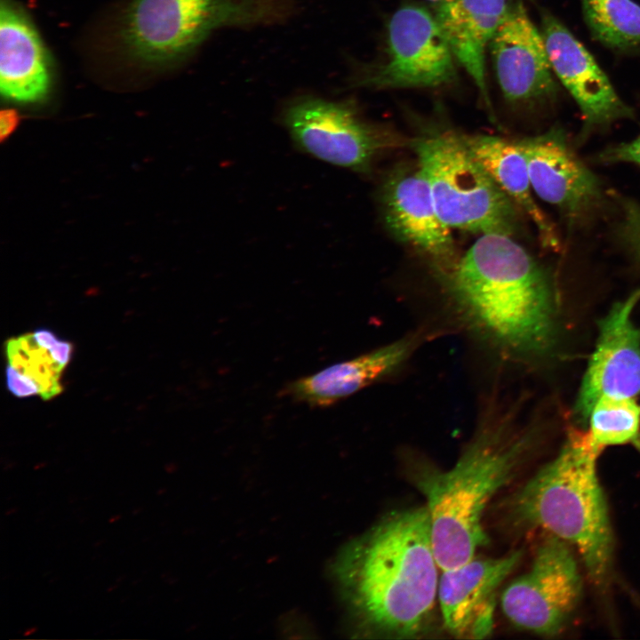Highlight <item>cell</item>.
I'll return each instance as SVG.
<instances>
[{"instance_id": "cell-1", "label": "cell", "mask_w": 640, "mask_h": 640, "mask_svg": "<svg viewBox=\"0 0 640 640\" xmlns=\"http://www.w3.org/2000/svg\"><path fill=\"white\" fill-rule=\"evenodd\" d=\"M438 569L425 505L388 513L345 548L336 571L364 633L411 639L432 626Z\"/></svg>"}, {"instance_id": "cell-2", "label": "cell", "mask_w": 640, "mask_h": 640, "mask_svg": "<svg viewBox=\"0 0 640 640\" xmlns=\"http://www.w3.org/2000/svg\"><path fill=\"white\" fill-rule=\"evenodd\" d=\"M439 278L468 325L498 348L528 357L552 347L556 315L550 278L512 236L481 235Z\"/></svg>"}, {"instance_id": "cell-3", "label": "cell", "mask_w": 640, "mask_h": 640, "mask_svg": "<svg viewBox=\"0 0 640 640\" xmlns=\"http://www.w3.org/2000/svg\"><path fill=\"white\" fill-rule=\"evenodd\" d=\"M532 439L505 420L483 427L448 470L425 467L414 484L426 499L440 570L458 567L489 541L483 518L496 493L516 475Z\"/></svg>"}, {"instance_id": "cell-4", "label": "cell", "mask_w": 640, "mask_h": 640, "mask_svg": "<svg viewBox=\"0 0 640 640\" xmlns=\"http://www.w3.org/2000/svg\"><path fill=\"white\" fill-rule=\"evenodd\" d=\"M601 453L588 432L572 430L556 457L509 500L515 526L543 530L576 548L592 582L604 587L612 562V533L598 481Z\"/></svg>"}, {"instance_id": "cell-5", "label": "cell", "mask_w": 640, "mask_h": 640, "mask_svg": "<svg viewBox=\"0 0 640 640\" xmlns=\"http://www.w3.org/2000/svg\"><path fill=\"white\" fill-rule=\"evenodd\" d=\"M408 144L446 226L480 235L518 233L520 211L475 157L463 134L432 128Z\"/></svg>"}, {"instance_id": "cell-6", "label": "cell", "mask_w": 640, "mask_h": 640, "mask_svg": "<svg viewBox=\"0 0 640 640\" xmlns=\"http://www.w3.org/2000/svg\"><path fill=\"white\" fill-rule=\"evenodd\" d=\"M284 0H131L120 36L128 53L148 66L178 61L214 29L276 21Z\"/></svg>"}, {"instance_id": "cell-7", "label": "cell", "mask_w": 640, "mask_h": 640, "mask_svg": "<svg viewBox=\"0 0 640 640\" xmlns=\"http://www.w3.org/2000/svg\"><path fill=\"white\" fill-rule=\"evenodd\" d=\"M581 596V579L569 545L549 535L524 574L502 592L501 609L518 628L555 636L572 616Z\"/></svg>"}, {"instance_id": "cell-8", "label": "cell", "mask_w": 640, "mask_h": 640, "mask_svg": "<svg viewBox=\"0 0 640 640\" xmlns=\"http://www.w3.org/2000/svg\"><path fill=\"white\" fill-rule=\"evenodd\" d=\"M283 121L293 142L312 156L358 172H367L384 149L401 140L359 118L348 105L318 98L290 104Z\"/></svg>"}, {"instance_id": "cell-9", "label": "cell", "mask_w": 640, "mask_h": 640, "mask_svg": "<svg viewBox=\"0 0 640 640\" xmlns=\"http://www.w3.org/2000/svg\"><path fill=\"white\" fill-rule=\"evenodd\" d=\"M380 200L388 231L426 258L438 277L455 266L459 257L451 228L439 217L417 162L398 164L388 174Z\"/></svg>"}, {"instance_id": "cell-10", "label": "cell", "mask_w": 640, "mask_h": 640, "mask_svg": "<svg viewBox=\"0 0 640 640\" xmlns=\"http://www.w3.org/2000/svg\"><path fill=\"white\" fill-rule=\"evenodd\" d=\"M639 301L640 287L614 304L599 323L596 345L575 404L576 417L583 422L602 398L640 396V327L633 318Z\"/></svg>"}, {"instance_id": "cell-11", "label": "cell", "mask_w": 640, "mask_h": 640, "mask_svg": "<svg viewBox=\"0 0 640 640\" xmlns=\"http://www.w3.org/2000/svg\"><path fill=\"white\" fill-rule=\"evenodd\" d=\"M389 60L367 84L377 87H428L453 80L449 43L436 20L417 6L399 9L388 25Z\"/></svg>"}, {"instance_id": "cell-12", "label": "cell", "mask_w": 640, "mask_h": 640, "mask_svg": "<svg viewBox=\"0 0 640 640\" xmlns=\"http://www.w3.org/2000/svg\"><path fill=\"white\" fill-rule=\"evenodd\" d=\"M541 35L553 72L581 111L582 140L596 130L634 116L591 53L548 12L541 13Z\"/></svg>"}, {"instance_id": "cell-13", "label": "cell", "mask_w": 640, "mask_h": 640, "mask_svg": "<svg viewBox=\"0 0 640 640\" xmlns=\"http://www.w3.org/2000/svg\"><path fill=\"white\" fill-rule=\"evenodd\" d=\"M523 153L532 189L576 222L602 201L597 177L579 159L560 127L515 140Z\"/></svg>"}, {"instance_id": "cell-14", "label": "cell", "mask_w": 640, "mask_h": 640, "mask_svg": "<svg viewBox=\"0 0 640 640\" xmlns=\"http://www.w3.org/2000/svg\"><path fill=\"white\" fill-rule=\"evenodd\" d=\"M497 79L513 104L554 100L558 92L541 33L521 1L508 6L492 39Z\"/></svg>"}, {"instance_id": "cell-15", "label": "cell", "mask_w": 640, "mask_h": 640, "mask_svg": "<svg viewBox=\"0 0 640 640\" xmlns=\"http://www.w3.org/2000/svg\"><path fill=\"white\" fill-rule=\"evenodd\" d=\"M522 557L517 550L500 557H476L441 570L437 598L443 622L454 637L484 639L492 631L498 589Z\"/></svg>"}, {"instance_id": "cell-16", "label": "cell", "mask_w": 640, "mask_h": 640, "mask_svg": "<svg viewBox=\"0 0 640 640\" xmlns=\"http://www.w3.org/2000/svg\"><path fill=\"white\" fill-rule=\"evenodd\" d=\"M52 85L50 62L40 36L10 0L0 5V90L12 101H43Z\"/></svg>"}, {"instance_id": "cell-17", "label": "cell", "mask_w": 640, "mask_h": 640, "mask_svg": "<svg viewBox=\"0 0 640 640\" xmlns=\"http://www.w3.org/2000/svg\"><path fill=\"white\" fill-rule=\"evenodd\" d=\"M418 336H409L287 384L284 395L313 407H327L389 375L411 356Z\"/></svg>"}, {"instance_id": "cell-18", "label": "cell", "mask_w": 640, "mask_h": 640, "mask_svg": "<svg viewBox=\"0 0 640 640\" xmlns=\"http://www.w3.org/2000/svg\"><path fill=\"white\" fill-rule=\"evenodd\" d=\"M507 9V0H444L436 14L452 53L474 79L489 109L484 51Z\"/></svg>"}, {"instance_id": "cell-19", "label": "cell", "mask_w": 640, "mask_h": 640, "mask_svg": "<svg viewBox=\"0 0 640 640\" xmlns=\"http://www.w3.org/2000/svg\"><path fill=\"white\" fill-rule=\"evenodd\" d=\"M464 138L501 190L534 224L542 246L558 251L560 241L555 226L533 198L527 164L516 141L485 134Z\"/></svg>"}, {"instance_id": "cell-20", "label": "cell", "mask_w": 640, "mask_h": 640, "mask_svg": "<svg viewBox=\"0 0 640 640\" xmlns=\"http://www.w3.org/2000/svg\"><path fill=\"white\" fill-rule=\"evenodd\" d=\"M593 37L620 53H640V5L633 0H580Z\"/></svg>"}, {"instance_id": "cell-21", "label": "cell", "mask_w": 640, "mask_h": 640, "mask_svg": "<svg viewBox=\"0 0 640 640\" xmlns=\"http://www.w3.org/2000/svg\"><path fill=\"white\" fill-rule=\"evenodd\" d=\"M588 430L595 447L631 444L640 451V404L635 398H602L590 411Z\"/></svg>"}, {"instance_id": "cell-22", "label": "cell", "mask_w": 640, "mask_h": 640, "mask_svg": "<svg viewBox=\"0 0 640 640\" xmlns=\"http://www.w3.org/2000/svg\"><path fill=\"white\" fill-rule=\"evenodd\" d=\"M6 386L9 392L19 398L42 394L40 383L31 375L9 364L5 369Z\"/></svg>"}, {"instance_id": "cell-23", "label": "cell", "mask_w": 640, "mask_h": 640, "mask_svg": "<svg viewBox=\"0 0 640 640\" xmlns=\"http://www.w3.org/2000/svg\"><path fill=\"white\" fill-rule=\"evenodd\" d=\"M597 160L603 164L629 163L640 167V134L629 142L605 148L598 154Z\"/></svg>"}, {"instance_id": "cell-24", "label": "cell", "mask_w": 640, "mask_h": 640, "mask_svg": "<svg viewBox=\"0 0 640 640\" xmlns=\"http://www.w3.org/2000/svg\"><path fill=\"white\" fill-rule=\"evenodd\" d=\"M73 350V345L69 341L60 340L47 352L55 367L62 372L68 364Z\"/></svg>"}, {"instance_id": "cell-25", "label": "cell", "mask_w": 640, "mask_h": 640, "mask_svg": "<svg viewBox=\"0 0 640 640\" xmlns=\"http://www.w3.org/2000/svg\"><path fill=\"white\" fill-rule=\"evenodd\" d=\"M20 123L18 113L10 108L1 111L0 114V136L1 141L4 142L16 130Z\"/></svg>"}, {"instance_id": "cell-26", "label": "cell", "mask_w": 640, "mask_h": 640, "mask_svg": "<svg viewBox=\"0 0 640 640\" xmlns=\"http://www.w3.org/2000/svg\"><path fill=\"white\" fill-rule=\"evenodd\" d=\"M29 335L33 343L38 348L45 351H48L59 341L56 334L48 329H38Z\"/></svg>"}, {"instance_id": "cell-27", "label": "cell", "mask_w": 640, "mask_h": 640, "mask_svg": "<svg viewBox=\"0 0 640 640\" xmlns=\"http://www.w3.org/2000/svg\"><path fill=\"white\" fill-rule=\"evenodd\" d=\"M37 631L36 627H29L23 632L24 636H29Z\"/></svg>"}, {"instance_id": "cell-28", "label": "cell", "mask_w": 640, "mask_h": 640, "mask_svg": "<svg viewBox=\"0 0 640 640\" xmlns=\"http://www.w3.org/2000/svg\"><path fill=\"white\" fill-rule=\"evenodd\" d=\"M120 519H121V515L116 514V515L112 516L108 519V523L114 524V523L119 521Z\"/></svg>"}, {"instance_id": "cell-29", "label": "cell", "mask_w": 640, "mask_h": 640, "mask_svg": "<svg viewBox=\"0 0 640 640\" xmlns=\"http://www.w3.org/2000/svg\"><path fill=\"white\" fill-rule=\"evenodd\" d=\"M16 511H17V508H12L8 509L5 514H6L7 516H10V515L15 513Z\"/></svg>"}, {"instance_id": "cell-30", "label": "cell", "mask_w": 640, "mask_h": 640, "mask_svg": "<svg viewBox=\"0 0 640 640\" xmlns=\"http://www.w3.org/2000/svg\"><path fill=\"white\" fill-rule=\"evenodd\" d=\"M164 491H165V490H164V488H161V489H159V490L156 492V493H157L158 495H161V494H163V493L164 492Z\"/></svg>"}, {"instance_id": "cell-31", "label": "cell", "mask_w": 640, "mask_h": 640, "mask_svg": "<svg viewBox=\"0 0 640 640\" xmlns=\"http://www.w3.org/2000/svg\"><path fill=\"white\" fill-rule=\"evenodd\" d=\"M116 587H117V586H114V585H113V586H111V587H109V588H108V592H111V591H113L114 589H116Z\"/></svg>"}]
</instances>
